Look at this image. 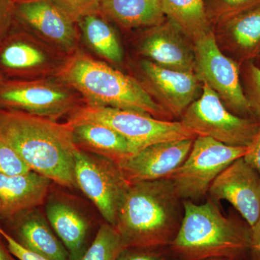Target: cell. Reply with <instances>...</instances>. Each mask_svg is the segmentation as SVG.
Segmentation results:
<instances>
[{"instance_id":"25","label":"cell","mask_w":260,"mask_h":260,"mask_svg":"<svg viewBox=\"0 0 260 260\" xmlns=\"http://www.w3.org/2000/svg\"><path fill=\"white\" fill-rule=\"evenodd\" d=\"M120 236L110 224H103L80 260H116L124 249Z\"/></svg>"},{"instance_id":"9","label":"cell","mask_w":260,"mask_h":260,"mask_svg":"<svg viewBox=\"0 0 260 260\" xmlns=\"http://www.w3.org/2000/svg\"><path fill=\"white\" fill-rule=\"evenodd\" d=\"M194 73L213 89L229 111L254 118L243 90L241 66L219 47L213 30L194 43Z\"/></svg>"},{"instance_id":"7","label":"cell","mask_w":260,"mask_h":260,"mask_svg":"<svg viewBox=\"0 0 260 260\" xmlns=\"http://www.w3.org/2000/svg\"><path fill=\"white\" fill-rule=\"evenodd\" d=\"M247 150L248 147L229 146L209 137L197 136L187 158L168 179L183 200L203 199L219 174L244 157Z\"/></svg>"},{"instance_id":"22","label":"cell","mask_w":260,"mask_h":260,"mask_svg":"<svg viewBox=\"0 0 260 260\" xmlns=\"http://www.w3.org/2000/svg\"><path fill=\"white\" fill-rule=\"evenodd\" d=\"M101 11L126 28H151L167 20L160 0H102Z\"/></svg>"},{"instance_id":"4","label":"cell","mask_w":260,"mask_h":260,"mask_svg":"<svg viewBox=\"0 0 260 260\" xmlns=\"http://www.w3.org/2000/svg\"><path fill=\"white\" fill-rule=\"evenodd\" d=\"M180 229L169 245L177 260L249 259L251 229L245 220L226 217L208 198L202 204L184 200Z\"/></svg>"},{"instance_id":"12","label":"cell","mask_w":260,"mask_h":260,"mask_svg":"<svg viewBox=\"0 0 260 260\" xmlns=\"http://www.w3.org/2000/svg\"><path fill=\"white\" fill-rule=\"evenodd\" d=\"M15 15L26 30L64 55L78 49L75 23L49 0L15 3Z\"/></svg>"},{"instance_id":"39","label":"cell","mask_w":260,"mask_h":260,"mask_svg":"<svg viewBox=\"0 0 260 260\" xmlns=\"http://www.w3.org/2000/svg\"><path fill=\"white\" fill-rule=\"evenodd\" d=\"M3 80H4V79H3V77H2L1 75H0V83H1L3 81Z\"/></svg>"},{"instance_id":"19","label":"cell","mask_w":260,"mask_h":260,"mask_svg":"<svg viewBox=\"0 0 260 260\" xmlns=\"http://www.w3.org/2000/svg\"><path fill=\"white\" fill-rule=\"evenodd\" d=\"M46 215L53 231L69 252L70 259L80 260L87 249V219L70 203L55 198L48 201Z\"/></svg>"},{"instance_id":"24","label":"cell","mask_w":260,"mask_h":260,"mask_svg":"<svg viewBox=\"0 0 260 260\" xmlns=\"http://www.w3.org/2000/svg\"><path fill=\"white\" fill-rule=\"evenodd\" d=\"M86 45L97 55L113 63L120 64L123 60L122 48L115 31L102 17L89 15L78 23Z\"/></svg>"},{"instance_id":"18","label":"cell","mask_w":260,"mask_h":260,"mask_svg":"<svg viewBox=\"0 0 260 260\" xmlns=\"http://www.w3.org/2000/svg\"><path fill=\"white\" fill-rule=\"evenodd\" d=\"M51 182L32 171L18 175L0 174V218H13L42 205Z\"/></svg>"},{"instance_id":"35","label":"cell","mask_w":260,"mask_h":260,"mask_svg":"<svg viewBox=\"0 0 260 260\" xmlns=\"http://www.w3.org/2000/svg\"><path fill=\"white\" fill-rule=\"evenodd\" d=\"M0 260H13L1 246H0Z\"/></svg>"},{"instance_id":"26","label":"cell","mask_w":260,"mask_h":260,"mask_svg":"<svg viewBox=\"0 0 260 260\" xmlns=\"http://www.w3.org/2000/svg\"><path fill=\"white\" fill-rule=\"evenodd\" d=\"M205 11L212 26L233 15L260 5V0H204Z\"/></svg>"},{"instance_id":"14","label":"cell","mask_w":260,"mask_h":260,"mask_svg":"<svg viewBox=\"0 0 260 260\" xmlns=\"http://www.w3.org/2000/svg\"><path fill=\"white\" fill-rule=\"evenodd\" d=\"M208 195L216 203L229 202L251 227L260 218V175L243 157L219 174Z\"/></svg>"},{"instance_id":"13","label":"cell","mask_w":260,"mask_h":260,"mask_svg":"<svg viewBox=\"0 0 260 260\" xmlns=\"http://www.w3.org/2000/svg\"><path fill=\"white\" fill-rule=\"evenodd\" d=\"M140 72L142 85L173 118H181L203 87L195 73L167 69L147 59L140 63Z\"/></svg>"},{"instance_id":"1","label":"cell","mask_w":260,"mask_h":260,"mask_svg":"<svg viewBox=\"0 0 260 260\" xmlns=\"http://www.w3.org/2000/svg\"><path fill=\"white\" fill-rule=\"evenodd\" d=\"M73 126L20 111L0 109V138L32 172L59 185L76 186Z\"/></svg>"},{"instance_id":"23","label":"cell","mask_w":260,"mask_h":260,"mask_svg":"<svg viewBox=\"0 0 260 260\" xmlns=\"http://www.w3.org/2000/svg\"><path fill=\"white\" fill-rule=\"evenodd\" d=\"M164 15L194 43L213 30L204 0H160Z\"/></svg>"},{"instance_id":"32","label":"cell","mask_w":260,"mask_h":260,"mask_svg":"<svg viewBox=\"0 0 260 260\" xmlns=\"http://www.w3.org/2000/svg\"><path fill=\"white\" fill-rule=\"evenodd\" d=\"M15 8L12 0H0V42L14 26Z\"/></svg>"},{"instance_id":"28","label":"cell","mask_w":260,"mask_h":260,"mask_svg":"<svg viewBox=\"0 0 260 260\" xmlns=\"http://www.w3.org/2000/svg\"><path fill=\"white\" fill-rule=\"evenodd\" d=\"M75 23L101 11L102 0H49Z\"/></svg>"},{"instance_id":"17","label":"cell","mask_w":260,"mask_h":260,"mask_svg":"<svg viewBox=\"0 0 260 260\" xmlns=\"http://www.w3.org/2000/svg\"><path fill=\"white\" fill-rule=\"evenodd\" d=\"M219 47L239 64L254 61L260 53V5L217 23Z\"/></svg>"},{"instance_id":"3","label":"cell","mask_w":260,"mask_h":260,"mask_svg":"<svg viewBox=\"0 0 260 260\" xmlns=\"http://www.w3.org/2000/svg\"><path fill=\"white\" fill-rule=\"evenodd\" d=\"M54 77L81 95L86 105L133 111L162 120L173 119L141 83L79 49L67 56Z\"/></svg>"},{"instance_id":"30","label":"cell","mask_w":260,"mask_h":260,"mask_svg":"<svg viewBox=\"0 0 260 260\" xmlns=\"http://www.w3.org/2000/svg\"><path fill=\"white\" fill-rule=\"evenodd\" d=\"M116 260H177L169 246L125 247Z\"/></svg>"},{"instance_id":"38","label":"cell","mask_w":260,"mask_h":260,"mask_svg":"<svg viewBox=\"0 0 260 260\" xmlns=\"http://www.w3.org/2000/svg\"><path fill=\"white\" fill-rule=\"evenodd\" d=\"M206 260H230L229 259H225V258H211V259H208Z\"/></svg>"},{"instance_id":"11","label":"cell","mask_w":260,"mask_h":260,"mask_svg":"<svg viewBox=\"0 0 260 260\" xmlns=\"http://www.w3.org/2000/svg\"><path fill=\"white\" fill-rule=\"evenodd\" d=\"M74 175L77 187L95 205L107 223L115 226L119 207L129 186L117 162L78 149Z\"/></svg>"},{"instance_id":"33","label":"cell","mask_w":260,"mask_h":260,"mask_svg":"<svg viewBox=\"0 0 260 260\" xmlns=\"http://www.w3.org/2000/svg\"><path fill=\"white\" fill-rule=\"evenodd\" d=\"M243 158L260 175V126L257 134L251 144L248 147L247 152Z\"/></svg>"},{"instance_id":"21","label":"cell","mask_w":260,"mask_h":260,"mask_svg":"<svg viewBox=\"0 0 260 260\" xmlns=\"http://www.w3.org/2000/svg\"><path fill=\"white\" fill-rule=\"evenodd\" d=\"M26 214L18 224V242L48 259L71 260L48 220L37 210L32 209Z\"/></svg>"},{"instance_id":"20","label":"cell","mask_w":260,"mask_h":260,"mask_svg":"<svg viewBox=\"0 0 260 260\" xmlns=\"http://www.w3.org/2000/svg\"><path fill=\"white\" fill-rule=\"evenodd\" d=\"M77 148L117 162L136 153L131 144L115 130L105 124L85 122L73 126Z\"/></svg>"},{"instance_id":"8","label":"cell","mask_w":260,"mask_h":260,"mask_svg":"<svg viewBox=\"0 0 260 260\" xmlns=\"http://www.w3.org/2000/svg\"><path fill=\"white\" fill-rule=\"evenodd\" d=\"M79 94L55 77L0 83V109L20 111L56 120L80 104Z\"/></svg>"},{"instance_id":"36","label":"cell","mask_w":260,"mask_h":260,"mask_svg":"<svg viewBox=\"0 0 260 260\" xmlns=\"http://www.w3.org/2000/svg\"><path fill=\"white\" fill-rule=\"evenodd\" d=\"M12 1L15 4V3H25V2L34 1V0H12Z\"/></svg>"},{"instance_id":"6","label":"cell","mask_w":260,"mask_h":260,"mask_svg":"<svg viewBox=\"0 0 260 260\" xmlns=\"http://www.w3.org/2000/svg\"><path fill=\"white\" fill-rule=\"evenodd\" d=\"M202 92L181 116L183 124L197 136L209 137L229 146L249 147L257 134L259 121L229 111L208 84L203 83Z\"/></svg>"},{"instance_id":"10","label":"cell","mask_w":260,"mask_h":260,"mask_svg":"<svg viewBox=\"0 0 260 260\" xmlns=\"http://www.w3.org/2000/svg\"><path fill=\"white\" fill-rule=\"evenodd\" d=\"M66 57L26 29L13 26L0 42V75L9 80L54 76Z\"/></svg>"},{"instance_id":"34","label":"cell","mask_w":260,"mask_h":260,"mask_svg":"<svg viewBox=\"0 0 260 260\" xmlns=\"http://www.w3.org/2000/svg\"><path fill=\"white\" fill-rule=\"evenodd\" d=\"M251 229V244L248 260H260V218Z\"/></svg>"},{"instance_id":"37","label":"cell","mask_w":260,"mask_h":260,"mask_svg":"<svg viewBox=\"0 0 260 260\" xmlns=\"http://www.w3.org/2000/svg\"><path fill=\"white\" fill-rule=\"evenodd\" d=\"M256 60H257V63H254V64H255L256 65V66L258 67V68H260V53H259V56H257V57H256ZM255 59V60H256Z\"/></svg>"},{"instance_id":"31","label":"cell","mask_w":260,"mask_h":260,"mask_svg":"<svg viewBox=\"0 0 260 260\" xmlns=\"http://www.w3.org/2000/svg\"><path fill=\"white\" fill-rule=\"evenodd\" d=\"M0 235L6 241L8 251L19 260H49L41 254L27 249L1 227Z\"/></svg>"},{"instance_id":"2","label":"cell","mask_w":260,"mask_h":260,"mask_svg":"<svg viewBox=\"0 0 260 260\" xmlns=\"http://www.w3.org/2000/svg\"><path fill=\"white\" fill-rule=\"evenodd\" d=\"M184 213V200L170 179L140 181L129 184L114 228L124 248L169 246Z\"/></svg>"},{"instance_id":"5","label":"cell","mask_w":260,"mask_h":260,"mask_svg":"<svg viewBox=\"0 0 260 260\" xmlns=\"http://www.w3.org/2000/svg\"><path fill=\"white\" fill-rule=\"evenodd\" d=\"M68 122L72 126L85 122L105 124L124 137L136 153L155 143L197 137L181 121L162 120L143 113L86 104L70 114Z\"/></svg>"},{"instance_id":"27","label":"cell","mask_w":260,"mask_h":260,"mask_svg":"<svg viewBox=\"0 0 260 260\" xmlns=\"http://www.w3.org/2000/svg\"><path fill=\"white\" fill-rule=\"evenodd\" d=\"M241 76L252 116L260 122V68L254 61H248L241 66Z\"/></svg>"},{"instance_id":"29","label":"cell","mask_w":260,"mask_h":260,"mask_svg":"<svg viewBox=\"0 0 260 260\" xmlns=\"http://www.w3.org/2000/svg\"><path fill=\"white\" fill-rule=\"evenodd\" d=\"M31 172L18 153L0 138V174L18 175Z\"/></svg>"},{"instance_id":"15","label":"cell","mask_w":260,"mask_h":260,"mask_svg":"<svg viewBox=\"0 0 260 260\" xmlns=\"http://www.w3.org/2000/svg\"><path fill=\"white\" fill-rule=\"evenodd\" d=\"M194 139L171 140L149 145L118 165L129 184L165 179L187 158Z\"/></svg>"},{"instance_id":"16","label":"cell","mask_w":260,"mask_h":260,"mask_svg":"<svg viewBox=\"0 0 260 260\" xmlns=\"http://www.w3.org/2000/svg\"><path fill=\"white\" fill-rule=\"evenodd\" d=\"M139 51L145 59L162 68L194 73V43L168 19L145 32Z\"/></svg>"}]
</instances>
